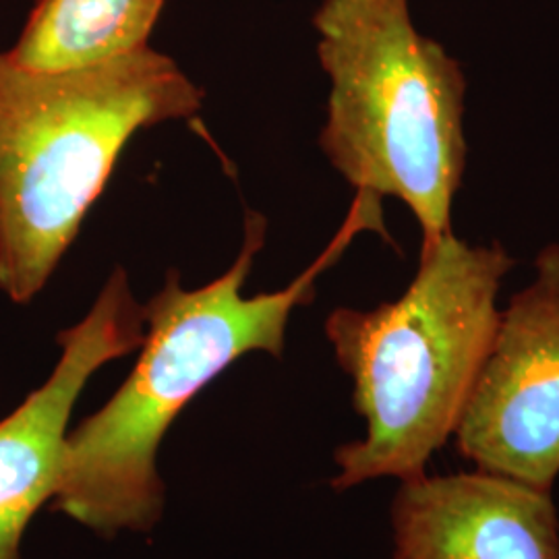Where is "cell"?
<instances>
[{"label":"cell","mask_w":559,"mask_h":559,"mask_svg":"<svg viewBox=\"0 0 559 559\" xmlns=\"http://www.w3.org/2000/svg\"><path fill=\"white\" fill-rule=\"evenodd\" d=\"M365 228L383 230L380 200L357 193L328 251L276 293H242L265 240L258 212H247L239 258L221 278L185 290L179 272H168L143 305L145 338L131 376L67 436L55 508L102 537L152 531L164 510L158 450L170 425L235 360L258 350L282 357L293 311L313 300L318 276Z\"/></svg>","instance_id":"1"},{"label":"cell","mask_w":559,"mask_h":559,"mask_svg":"<svg viewBox=\"0 0 559 559\" xmlns=\"http://www.w3.org/2000/svg\"><path fill=\"white\" fill-rule=\"evenodd\" d=\"M512 265L498 242L477 247L450 233L420 249L417 276L400 299L330 313L325 336L367 423L362 440L336 452V491L420 477L454 438L498 334V295Z\"/></svg>","instance_id":"2"},{"label":"cell","mask_w":559,"mask_h":559,"mask_svg":"<svg viewBox=\"0 0 559 559\" xmlns=\"http://www.w3.org/2000/svg\"><path fill=\"white\" fill-rule=\"evenodd\" d=\"M203 92L145 46L64 73L0 52V293L27 305L55 274L129 140L200 112Z\"/></svg>","instance_id":"3"},{"label":"cell","mask_w":559,"mask_h":559,"mask_svg":"<svg viewBox=\"0 0 559 559\" xmlns=\"http://www.w3.org/2000/svg\"><path fill=\"white\" fill-rule=\"evenodd\" d=\"M330 78L320 145L357 193L396 198L419 222L420 249L452 233L466 168L459 60L417 32L406 0H323L313 15Z\"/></svg>","instance_id":"4"},{"label":"cell","mask_w":559,"mask_h":559,"mask_svg":"<svg viewBox=\"0 0 559 559\" xmlns=\"http://www.w3.org/2000/svg\"><path fill=\"white\" fill-rule=\"evenodd\" d=\"M501 311L454 440L479 471L551 491L559 477V245Z\"/></svg>","instance_id":"5"},{"label":"cell","mask_w":559,"mask_h":559,"mask_svg":"<svg viewBox=\"0 0 559 559\" xmlns=\"http://www.w3.org/2000/svg\"><path fill=\"white\" fill-rule=\"evenodd\" d=\"M145 338V313L117 267L90 313L59 334L60 359L38 390L0 420V559H20L21 535L59 487L69 419L85 383Z\"/></svg>","instance_id":"6"},{"label":"cell","mask_w":559,"mask_h":559,"mask_svg":"<svg viewBox=\"0 0 559 559\" xmlns=\"http://www.w3.org/2000/svg\"><path fill=\"white\" fill-rule=\"evenodd\" d=\"M400 483L392 559H559L551 491L479 468Z\"/></svg>","instance_id":"7"},{"label":"cell","mask_w":559,"mask_h":559,"mask_svg":"<svg viewBox=\"0 0 559 559\" xmlns=\"http://www.w3.org/2000/svg\"><path fill=\"white\" fill-rule=\"evenodd\" d=\"M166 0H38L7 57L36 73L106 64L147 46Z\"/></svg>","instance_id":"8"}]
</instances>
